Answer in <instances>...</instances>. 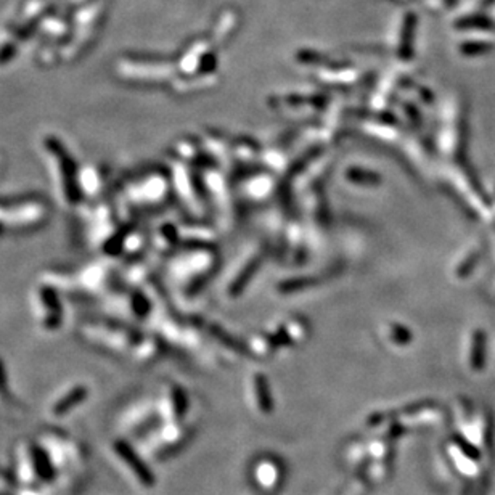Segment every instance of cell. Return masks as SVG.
Segmentation results:
<instances>
[{
	"label": "cell",
	"mask_w": 495,
	"mask_h": 495,
	"mask_svg": "<svg viewBox=\"0 0 495 495\" xmlns=\"http://www.w3.org/2000/svg\"><path fill=\"white\" fill-rule=\"evenodd\" d=\"M45 163L50 169V176L53 180L55 195L58 203L68 209H76L81 206L84 197L81 187V169L79 164L62 138L57 135L45 134L39 140Z\"/></svg>",
	"instance_id": "obj_1"
},
{
	"label": "cell",
	"mask_w": 495,
	"mask_h": 495,
	"mask_svg": "<svg viewBox=\"0 0 495 495\" xmlns=\"http://www.w3.org/2000/svg\"><path fill=\"white\" fill-rule=\"evenodd\" d=\"M10 396V388H8V373L7 367H5L3 360L0 359V401L5 397L7 399Z\"/></svg>",
	"instance_id": "obj_7"
},
{
	"label": "cell",
	"mask_w": 495,
	"mask_h": 495,
	"mask_svg": "<svg viewBox=\"0 0 495 495\" xmlns=\"http://www.w3.org/2000/svg\"><path fill=\"white\" fill-rule=\"evenodd\" d=\"M31 309L37 328L45 334H55L64 325L62 291L48 282H39L31 291Z\"/></svg>",
	"instance_id": "obj_3"
},
{
	"label": "cell",
	"mask_w": 495,
	"mask_h": 495,
	"mask_svg": "<svg viewBox=\"0 0 495 495\" xmlns=\"http://www.w3.org/2000/svg\"><path fill=\"white\" fill-rule=\"evenodd\" d=\"M50 216L48 204L39 197H15L0 201V224L7 230H34Z\"/></svg>",
	"instance_id": "obj_2"
},
{
	"label": "cell",
	"mask_w": 495,
	"mask_h": 495,
	"mask_svg": "<svg viewBox=\"0 0 495 495\" xmlns=\"http://www.w3.org/2000/svg\"><path fill=\"white\" fill-rule=\"evenodd\" d=\"M108 182L107 169L100 168L98 164H90L81 169V187L84 197L97 195Z\"/></svg>",
	"instance_id": "obj_6"
},
{
	"label": "cell",
	"mask_w": 495,
	"mask_h": 495,
	"mask_svg": "<svg viewBox=\"0 0 495 495\" xmlns=\"http://www.w3.org/2000/svg\"><path fill=\"white\" fill-rule=\"evenodd\" d=\"M89 389L86 384L78 383L73 384V386L66 388V391H63L60 396L55 399L52 407H50V412L53 413V417H62V413H66L68 410H71L73 407L81 404L87 396Z\"/></svg>",
	"instance_id": "obj_5"
},
{
	"label": "cell",
	"mask_w": 495,
	"mask_h": 495,
	"mask_svg": "<svg viewBox=\"0 0 495 495\" xmlns=\"http://www.w3.org/2000/svg\"><path fill=\"white\" fill-rule=\"evenodd\" d=\"M109 278H111V266H109L108 258L102 259V261L92 262L89 266L81 270L74 283L78 285L81 289H87L92 293H102L108 289Z\"/></svg>",
	"instance_id": "obj_4"
}]
</instances>
